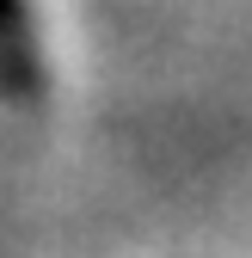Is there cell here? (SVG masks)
Instances as JSON below:
<instances>
[{"mask_svg": "<svg viewBox=\"0 0 252 258\" xmlns=\"http://www.w3.org/2000/svg\"><path fill=\"white\" fill-rule=\"evenodd\" d=\"M43 86V49L31 25V0H0V92L31 99Z\"/></svg>", "mask_w": 252, "mask_h": 258, "instance_id": "6da1fadb", "label": "cell"}]
</instances>
